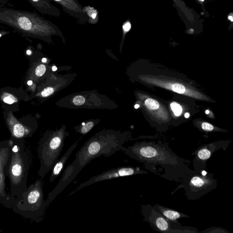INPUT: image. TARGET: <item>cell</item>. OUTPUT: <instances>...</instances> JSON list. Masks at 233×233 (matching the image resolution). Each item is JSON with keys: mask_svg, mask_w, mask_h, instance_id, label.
<instances>
[{"mask_svg": "<svg viewBox=\"0 0 233 233\" xmlns=\"http://www.w3.org/2000/svg\"><path fill=\"white\" fill-rule=\"evenodd\" d=\"M121 151L143 164L147 170L168 181L181 182L196 173L189 167V160L179 157L161 142H138Z\"/></svg>", "mask_w": 233, "mask_h": 233, "instance_id": "obj_1", "label": "cell"}, {"mask_svg": "<svg viewBox=\"0 0 233 233\" xmlns=\"http://www.w3.org/2000/svg\"><path fill=\"white\" fill-rule=\"evenodd\" d=\"M126 139L124 134L119 133L104 132L86 141L76 153L73 162L64 169L57 185L49 194L46 200L47 205H49L91 161L102 156L110 157L122 150Z\"/></svg>", "mask_w": 233, "mask_h": 233, "instance_id": "obj_2", "label": "cell"}, {"mask_svg": "<svg viewBox=\"0 0 233 233\" xmlns=\"http://www.w3.org/2000/svg\"><path fill=\"white\" fill-rule=\"evenodd\" d=\"M0 23L12 28L24 36L50 42L51 36H57L64 41L58 26L34 12L1 6Z\"/></svg>", "mask_w": 233, "mask_h": 233, "instance_id": "obj_3", "label": "cell"}, {"mask_svg": "<svg viewBox=\"0 0 233 233\" xmlns=\"http://www.w3.org/2000/svg\"><path fill=\"white\" fill-rule=\"evenodd\" d=\"M12 155L6 169L10 183V194L13 202L27 190L29 157L24 144L13 140Z\"/></svg>", "mask_w": 233, "mask_h": 233, "instance_id": "obj_4", "label": "cell"}, {"mask_svg": "<svg viewBox=\"0 0 233 233\" xmlns=\"http://www.w3.org/2000/svg\"><path fill=\"white\" fill-rule=\"evenodd\" d=\"M47 207L44 199L43 182L38 179L14 200L11 208L26 219L38 222L43 219Z\"/></svg>", "mask_w": 233, "mask_h": 233, "instance_id": "obj_5", "label": "cell"}, {"mask_svg": "<svg viewBox=\"0 0 233 233\" xmlns=\"http://www.w3.org/2000/svg\"><path fill=\"white\" fill-rule=\"evenodd\" d=\"M67 133L63 130L52 133L42 139L37 149L40 167L38 175L41 179L52 169L58 160L64 146V139Z\"/></svg>", "mask_w": 233, "mask_h": 233, "instance_id": "obj_6", "label": "cell"}, {"mask_svg": "<svg viewBox=\"0 0 233 233\" xmlns=\"http://www.w3.org/2000/svg\"><path fill=\"white\" fill-rule=\"evenodd\" d=\"M217 186V180L213 173H208L206 169L196 172L184 179L171 194H174L179 189L183 188L187 199L194 201L215 189Z\"/></svg>", "mask_w": 233, "mask_h": 233, "instance_id": "obj_7", "label": "cell"}, {"mask_svg": "<svg viewBox=\"0 0 233 233\" xmlns=\"http://www.w3.org/2000/svg\"><path fill=\"white\" fill-rule=\"evenodd\" d=\"M143 220L155 231L164 233H187L189 227L182 226L179 222L169 220L150 204L141 205Z\"/></svg>", "mask_w": 233, "mask_h": 233, "instance_id": "obj_8", "label": "cell"}, {"mask_svg": "<svg viewBox=\"0 0 233 233\" xmlns=\"http://www.w3.org/2000/svg\"><path fill=\"white\" fill-rule=\"evenodd\" d=\"M148 173H149L148 172L141 169L138 167H134L132 166H123L112 168L106 171L103 172L101 174L93 176L88 181L80 184L75 189L73 190L69 194L68 197L74 194L75 193L81 190L82 188L95 183L119 178V177L132 176V175H138V174H147Z\"/></svg>", "mask_w": 233, "mask_h": 233, "instance_id": "obj_9", "label": "cell"}, {"mask_svg": "<svg viewBox=\"0 0 233 233\" xmlns=\"http://www.w3.org/2000/svg\"><path fill=\"white\" fill-rule=\"evenodd\" d=\"M13 140L0 143V203L5 207L11 208L13 200L6 191V169L12 155Z\"/></svg>", "mask_w": 233, "mask_h": 233, "instance_id": "obj_10", "label": "cell"}, {"mask_svg": "<svg viewBox=\"0 0 233 233\" xmlns=\"http://www.w3.org/2000/svg\"><path fill=\"white\" fill-rule=\"evenodd\" d=\"M229 142L219 141L200 146L192 153L194 156L193 160L194 168L196 172L206 170L207 163L213 154L220 149L226 150Z\"/></svg>", "mask_w": 233, "mask_h": 233, "instance_id": "obj_11", "label": "cell"}, {"mask_svg": "<svg viewBox=\"0 0 233 233\" xmlns=\"http://www.w3.org/2000/svg\"><path fill=\"white\" fill-rule=\"evenodd\" d=\"M61 5L63 12L76 19L80 25H84L88 22V18L83 10V7L78 0H50Z\"/></svg>", "mask_w": 233, "mask_h": 233, "instance_id": "obj_12", "label": "cell"}, {"mask_svg": "<svg viewBox=\"0 0 233 233\" xmlns=\"http://www.w3.org/2000/svg\"><path fill=\"white\" fill-rule=\"evenodd\" d=\"M149 81L150 83H154V84L161 86L167 89L171 90L174 92L180 94H184L188 96L191 97L198 99H203L204 98V96L200 93H198V92L193 90L187 89L181 84L178 83H172L165 82V81L163 82L161 80L159 81L155 79H150Z\"/></svg>", "mask_w": 233, "mask_h": 233, "instance_id": "obj_13", "label": "cell"}, {"mask_svg": "<svg viewBox=\"0 0 233 233\" xmlns=\"http://www.w3.org/2000/svg\"><path fill=\"white\" fill-rule=\"evenodd\" d=\"M31 5L43 15H48L54 17L61 15L60 10L52 5L50 0H28Z\"/></svg>", "mask_w": 233, "mask_h": 233, "instance_id": "obj_14", "label": "cell"}, {"mask_svg": "<svg viewBox=\"0 0 233 233\" xmlns=\"http://www.w3.org/2000/svg\"><path fill=\"white\" fill-rule=\"evenodd\" d=\"M79 140H78L76 141L70 147L68 150L67 151L64 155L59 159L57 161L56 163L54 165V167L51 169V174L50 177L49 182L52 183L55 180L57 177L60 176L61 173L64 170V167L66 165V162L68 161V159L69 158L70 156L71 155L72 152L76 148L78 145Z\"/></svg>", "mask_w": 233, "mask_h": 233, "instance_id": "obj_15", "label": "cell"}, {"mask_svg": "<svg viewBox=\"0 0 233 233\" xmlns=\"http://www.w3.org/2000/svg\"><path fill=\"white\" fill-rule=\"evenodd\" d=\"M153 207L159 212L163 214L167 220L171 221L177 222L179 219L190 218L187 214L158 204H155L153 205Z\"/></svg>", "mask_w": 233, "mask_h": 233, "instance_id": "obj_16", "label": "cell"}, {"mask_svg": "<svg viewBox=\"0 0 233 233\" xmlns=\"http://www.w3.org/2000/svg\"><path fill=\"white\" fill-rule=\"evenodd\" d=\"M83 10L88 18V22L92 24H96L98 22V13L97 10L90 6L83 7Z\"/></svg>", "mask_w": 233, "mask_h": 233, "instance_id": "obj_17", "label": "cell"}, {"mask_svg": "<svg viewBox=\"0 0 233 233\" xmlns=\"http://www.w3.org/2000/svg\"><path fill=\"white\" fill-rule=\"evenodd\" d=\"M13 134L15 138H22L27 135V132L25 130V128L22 125L20 124H16L13 129Z\"/></svg>", "mask_w": 233, "mask_h": 233, "instance_id": "obj_18", "label": "cell"}, {"mask_svg": "<svg viewBox=\"0 0 233 233\" xmlns=\"http://www.w3.org/2000/svg\"><path fill=\"white\" fill-rule=\"evenodd\" d=\"M145 105L147 109L150 111H154V113L155 110L159 109L160 107L158 101L151 98H147L145 100Z\"/></svg>", "mask_w": 233, "mask_h": 233, "instance_id": "obj_19", "label": "cell"}, {"mask_svg": "<svg viewBox=\"0 0 233 233\" xmlns=\"http://www.w3.org/2000/svg\"><path fill=\"white\" fill-rule=\"evenodd\" d=\"M202 233H229L228 230L220 227H212L201 231Z\"/></svg>", "mask_w": 233, "mask_h": 233, "instance_id": "obj_20", "label": "cell"}, {"mask_svg": "<svg viewBox=\"0 0 233 233\" xmlns=\"http://www.w3.org/2000/svg\"><path fill=\"white\" fill-rule=\"evenodd\" d=\"M170 107L175 116H179L182 114L183 109L181 106L178 103L173 102L171 103Z\"/></svg>", "mask_w": 233, "mask_h": 233, "instance_id": "obj_21", "label": "cell"}, {"mask_svg": "<svg viewBox=\"0 0 233 233\" xmlns=\"http://www.w3.org/2000/svg\"><path fill=\"white\" fill-rule=\"evenodd\" d=\"M94 126V123L93 122H89L87 124H85L82 127V128L80 129V133L82 134H87L89 133Z\"/></svg>", "mask_w": 233, "mask_h": 233, "instance_id": "obj_22", "label": "cell"}, {"mask_svg": "<svg viewBox=\"0 0 233 233\" xmlns=\"http://www.w3.org/2000/svg\"><path fill=\"white\" fill-rule=\"evenodd\" d=\"M85 102V99L82 96H77L74 98L73 103L75 105L80 106L83 104Z\"/></svg>", "mask_w": 233, "mask_h": 233, "instance_id": "obj_23", "label": "cell"}, {"mask_svg": "<svg viewBox=\"0 0 233 233\" xmlns=\"http://www.w3.org/2000/svg\"><path fill=\"white\" fill-rule=\"evenodd\" d=\"M46 70V68L45 65H42V64L39 65L36 69V74L38 77L42 76L44 75Z\"/></svg>", "mask_w": 233, "mask_h": 233, "instance_id": "obj_24", "label": "cell"}, {"mask_svg": "<svg viewBox=\"0 0 233 233\" xmlns=\"http://www.w3.org/2000/svg\"><path fill=\"white\" fill-rule=\"evenodd\" d=\"M201 128L203 130L206 132H211L214 130V127L207 122H204L201 124Z\"/></svg>", "mask_w": 233, "mask_h": 233, "instance_id": "obj_25", "label": "cell"}, {"mask_svg": "<svg viewBox=\"0 0 233 233\" xmlns=\"http://www.w3.org/2000/svg\"><path fill=\"white\" fill-rule=\"evenodd\" d=\"M54 92V89L51 87H48L44 89L41 92L42 96L43 97H47L49 96Z\"/></svg>", "mask_w": 233, "mask_h": 233, "instance_id": "obj_26", "label": "cell"}, {"mask_svg": "<svg viewBox=\"0 0 233 233\" xmlns=\"http://www.w3.org/2000/svg\"><path fill=\"white\" fill-rule=\"evenodd\" d=\"M3 101L7 103L11 104L14 103L15 101V98L14 97V96H13V95L7 94L3 98Z\"/></svg>", "mask_w": 233, "mask_h": 233, "instance_id": "obj_27", "label": "cell"}, {"mask_svg": "<svg viewBox=\"0 0 233 233\" xmlns=\"http://www.w3.org/2000/svg\"><path fill=\"white\" fill-rule=\"evenodd\" d=\"M9 0H0V7H3L7 4Z\"/></svg>", "mask_w": 233, "mask_h": 233, "instance_id": "obj_28", "label": "cell"}, {"mask_svg": "<svg viewBox=\"0 0 233 233\" xmlns=\"http://www.w3.org/2000/svg\"><path fill=\"white\" fill-rule=\"evenodd\" d=\"M9 33V31H7L5 30L0 31V38L2 37L3 36L6 35L7 34Z\"/></svg>", "mask_w": 233, "mask_h": 233, "instance_id": "obj_29", "label": "cell"}, {"mask_svg": "<svg viewBox=\"0 0 233 233\" xmlns=\"http://www.w3.org/2000/svg\"><path fill=\"white\" fill-rule=\"evenodd\" d=\"M185 117L186 118H189V114L188 113V112H187V113H186L185 114Z\"/></svg>", "mask_w": 233, "mask_h": 233, "instance_id": "obj_30", "label": "cell"}, {"mask_svg": "<svg viewBox=\"0 0 233 233\" xmlns=\"http://www.w3.org/2000/svg\"><path fill=\"white\" fill-rule=\"evenodd\" d=\"M52 69L53 71H56L57 70V68L56 67H55V66H54V67H52Z\"/></svg>", "mask_w": 233, "mask_h": 233, "instance_id": "obj_31", "label": "cell"}, {"mask_svg": "<svg viewBox=\"0 0 233 233\" xmlns=\"http://www.w3.org/2000/svg\"><path fill=\"white\" fill-rule=\"evenodd\" d=\"M32 84H33V82H32V81H28V85H32Z\"/></svg>", "mask_w": 233, "mask_h": 233, "instance_id": "obj_32", "label": "cell"}, {"mask_svg": "<svg viewBox=\"0 0 233 233\" xmlns=\"http://www.w3.org/2000/svg\"><path fill=\"white\" fill-rule=\"evenodd\" d=\"M47 59H46V58H43L42 59V62H43V63H46V62H47Z\"/></svg>", "mask_w": 233, "mask_h": 233, "instance_id": "obj_33", "label": "cell"}, {"mask_svg": "<svg viewBox=\"0 0 233 233\" xmlns=\"http://www.w3.org/2000/svg\"><path fill=\"white\" fill-rule=\"evenodd\" d=\"M27 54L28 55H30L31 54V51L30 50L27 51Z\"/></svg>", "mask_w": 233, "mask_h": 233, "instance_id": "obj_34", "label": "cell"}, {"mask_svg": "<svg viewBox=\"0 0 233 233\" xmlns=\"http://www.w3.org/2000/svg\"><path fill=\"white\" fill-rule=\"evenodd\" d=\"M229 19L230 20L231 22H233V17H232V16H229Z\"/></svg>", "mask_w": 233, "mask_h": 233, "instance_id": "obj_35", "label": "cell"}, {"mask_svg": "<svg viewBox=\"0 0 233 233\" xmlns=\"http://www.w3.org/2000/svg\"><path fill=\"white\" fill-rule=\"evenodd\" d=\"M134 107H135V109H138V108H139V105L138 104L135 105V106H134Z\"/></svg>", "mask_w": 233, "mask_h": 233, "instance_id": "obj_36", "label": "cell"}, {"mask_svg": "<svg viewBox=\"0 0 233 233\" xmlns=\"http://www.w3.org/2000/svg\"><path fill=\"white\" fill-rule=\"evenodd\" d=\"M209 111H208V110H206V112H205L206 113V114H208V113H209Z\"/></svg>", "mask_w": 233, "mask_h": 233, "instance_id": "obj_37", "label": "cell"}, {"mask_svg": "<svg viewBox=\"0 0 233 233\" xmlns=\"http://www.w3.org/2000/svg\"><path fill=\"white\" fill-rule=\"evenodd\" d=\"M85 124V123H83V124H82V126L84 125Z\"/></svg>", "mask_w": 233, "mask_h": 233, "instance_id": "obj_38", "label": "cell"}, {"mask_svg": "<svg viewBox=\"0 0 233 233\" xmlns=\"http://www.w3.org/2000/svg\"><path fill=\"white\" fill-rule=\"evenodd\" d=\"M200 1H204L205 0H200Z\"/></svg>", "mask_w": 233, "mask_h": 233, "instance_id": "obj_39", "label": "cell"}, {"mask_svg": "<svg viewBox=\"0 0 233 233\" xmlns=\"http://www.w3.org/2000/svg\"><path fill=\"white\" fill-rule=\"evenodd\" d=\"M0 232H3V231H2V230H1V229H0Z\"/></svg>", "mask_w": 233, "mask_h": 233, "instance_id": "obj_40", "label": "cell"}]
</instances>
